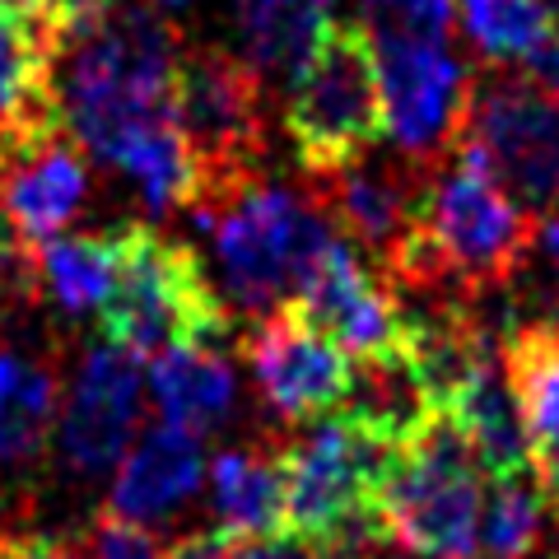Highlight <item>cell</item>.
<instances>
[{
	"label": "cell",
	"mask_w": 559,
	"mask_h": 559,
	"mask_svg": "<svg viewBox=\"0 0 559 559\" xmlns=\"http://www.w3.org/2000/svg\"><path fill=\"white\" fill-rule=\"evenodd\" d=\"M191 215L210 234L224 304L248 322L271 318L299 299L312 266L341 238L312 187L294 191L271 178L242 182L229 197L197 205Z\"/></svg>",
	"instance_id": "1"
},
{
	"label": "cell",
	"mask_w": 559,
	"mask_h": 559,
	"mask_svg": "<svg viewBox=\"0 0 559 559\" xmlns=\"http://www.w3.org/2000/svg\"><path fill=\"white\" fill-rule=\"evenodd\" d=\"M103 336L135 355H164L173 345H219L229 336V304L210 285L201 257L168 238L159 224H121L117 289L98 312Z\"/></svg>",
	"instance_id": "2"
},
{
	"label": "cell",
	"mask_w": 559,
	"mask_h": 559,
	"mask_svg": "<svg viewBox=\"0 0 559 559\" xmlns=\"http://www.w3.org/2000/svg\"><path fill=\"white\" fill-rule=\"evenodd\" d=\"M173 117L197 159V205L261 178L266 164V80L238 51L182 43L173 75ZM191 205V210H197Z\"/></svg>",
	"instance_id": "3"
},
{
	"label": "cell",
	"mask_w": 559,
	"mask_h": 559,
	"mask_svg": "<svg viewBox=\"0 0 559 559\" xmlns=\"http://www.w3.org/2000/svg\"><path fill=\"white\" fill-rule=\"evenodd\" d=\"M457 154L489 173L527 219H559V98L532 70L489 66L476 75Z\"/></svg>",
	"instance_id": "4"
},
{
	"label": "cell",
	"mask_w": 559,
	"mask_h": 559,
	"mask_svg": "<svg viewBox=\"0 0 559 559\" xmlns=\"http://www.w3.org/2000/svg\"><path fill=\"white\" fill-rule=\"evenodd\" d=\"M285 135L308 173H326L388 135L378 51L364 24H326L304 70L285 84Z\"/></svg>",
	"instance_id": "5"
},
{
	"label": "cell",
	"mask_w": 559,
	"mask_h": 559,
	"mask_svg": "<svg viewBox=\"0 0 559 559\" xmlns=\"http://www.w3.org/2000/svg\"><path fill=\"white\" fill-rule=\"evenodd\" d=\"M480 476L485 471L471 457L457 425L439 415L425 439L392 457L378 489V513L388 532L415 550L439 559H476L485 513Z\"/></svg>",
	"instance_id": "6"
},
{
	"label": "cell",
	"mask_w": 559,
	"mask_h": 559,
	"mask_svg": "<svg viewBox=\"0 0 559 559\" xmlns=\"http://www.w3.org/2000/svg\"><path fill=\"white\" fill-rule=\"evenodd\" d=\"M419 234L466 289H495L518 275L532 248L536 219L503 197V187L452 150L429 168Z\"/></svg>",
	"instance_id": "7"
},
{
	"label": "cell",
	"mask_w": 559,
	"mask_h": 559,
	"mask_svg": "<svg viewBox=\"0 0 559 559\" xmlns=\"http://www.w3.org/2000/svg\"><path fill=\"white\" fill-rule=\"evenodd\" d=\"M396 452L401 448L378 443L373 433L349 425L341 411L308 419V425H289L280 433L289 527L331 536L345 522L378 513V489Z\"/></svg>",
	"instance_id": "8"
},
{
	"label": "cell",
	"mask_w": 559,
	"mask_h": 559,
	"mask_svg": "<svg viewBox=\"0 0 559 559\" xmlns=\"http://www.w3.org/2000/svg\"><path fill=\"white\" fill-rule=\"evenodd\" d=\"M382 121L401 154L439 164L457 150L476 75L433 38H373Z\"/></svg>",
	"instance_id": "9"
},
{
	"label": "cell",
	"mask_w": 559,
	"mask_h": 559,
	"mask_svg": "<svg viewBox=\"0 0 559 559\" xmlns=\"http://www.w3.org/2000/svg\"><path fill=\"white\" fill-rule=\"evenodd\" d=\"M140 392H145V373L135 349L112 336L84 345L57 415V457L70 476L98 480L127 457Z\"/></svg>",
	"instance_id": "10"
},
{
	"label": "cell",
	"mask_w": 559,
	"mask_h": 559,
	"mask_svg": "<svg viewBox=\"0 0 559 559\" xmlns=\"http://www.w3.org/2000/svg\"><path fill=\"white\" fill-rule=\"evenodd\" d=\"M429 168L433 164H419L401 150L373 145L326 173H308V187L322 201L331 224L359 252H369L378 266H388L419 229Z\"/></svg>",
	"instance_id": "11"
},
{
	"label": "cell",
	"mask_w": 559,
	"mask_h": 559,
	"mask_svg": "<svg viewBox=\"0 0 559 559\" xmlns=\"http://www.w3.org/2000/svg\"><path fill=\"white\" fill-rule=\"evenodd\" d=\"M238 355L257 382L261 406L280 415L285 425L336 415L349 392V369H355L345 349L326 341L294 308H280L271 318L242 326Z\"/></svg>",
	"instance_id": "12"
},
{
	"label": "cell",
	"mask_w": 559,
	"mask_h": 559,
	"mask_svg": "<svg viewBox=\"0 0 559 559\" xmlns=\"http://www.w3.org/2000/svg\"><path fill=\"white\" fill-rule=\"evenodd\" d=\"M90 205V154L66 121L0 131V219L28 248L61 238Z\"/></svg>",
	"instance_id": "13"
},
{
	"label": "cell",
	"mask_w": 559,
	"mask_h": 559,
	"mask_svg": "<svg viewBox=\"0 0 559 559\" xmlns=\"http://www.w3.org/2000/svg\"><path fill=\"white\" fill-rule=\"evenodd\" d=\"M289 308L355 359L406 349V326H401V308H396L392 285L364 266L359 248L345 234L322 252V261L312 266L299 299Z\"/></svg>",
	"instance_id": "14"
},
{
	"label": "cell",
	"mask_w": 559,
	"mask_h": 559,
	"mask_svg": "<svg viewBox=\"0 0 559 559\" xmlns=\"http://www.w3.org/2000/svg\"><path fill=\"white\" fill-rule=\"evenodd\" d=\"M61 349L10 345L0 349V480H24L43 466L47 439L61 415Z\"/></svg>",
	"instance_id": "15"
},
{
	"label": "cell",
	"mask_w": 559,
	"mask_h": 559,
	"mask_svg": "<svg viewBox=\"0 0 559 559\" xmlns=\"http://www.w3.org/2000/svg\"><path fill=\"white\" fill-rule=\"evenodd\" d=\"M522 425H527V457L536 485L559 522V322H527L503 341Z\"/></svg>",
	"instance_id": "16"
},
{
	"label": "cell",
	"mask_w": 559,
	"mask_h": 559,
	"mask_svg": "<svg viewBox=\"0 0 559 559\" xmlns=\"http://www.w3.org/2000/svg\"><path fill=\"white\" fill-rule=\"evenodd\" d=\"M205 457L201 439L178 425H154L127 448V457L117 462L112 499L108 509L135 522H164L182 509V503L201 489Z\"/></svg>",
	"instance_id": "17"
},
{
	"label": "cell",
	"mask_w": 559,
	"mask_h": 559,
	"mask_svg": "<svg viewBox=\"0 0 559 559\" xmlns=\"http://www.w3.org/2000/svg\"><path fill=\"white\" fill-rule=\"evenodd\" d=\"M341 415L364 433H373L378 443L411 448L439 425L443 411L433 401L425 373H419V364L411 359V349H396V355L355 359Z\"/></svg>",
	"instance_id": "18"
},
{
	"label": "cell",
	"mask_w": 559,
	"mask_h": 559,
	"mask_svg": "<svg viewBox=\"0 0 559 559\" xmlns=\"http://www.w3.org/2000/svg\"><path fill=\"white\" fill-rule=\"evenodd\" d=\"M57 121V28L38 10L0 5V131H33Z\"/></svg>",
	"instance_id": "19"
},
{
	"label": "cell",
	"mask_w": 559,
	"mask_h": 559,
	"mask_svg": "<svg viewBox=\"0 0 559 559\" xmlns=\"http://www.w3.org/2000/svg\"><path fill=\"white\" fill-rule=\"evenodd\" d=\"M210 513L224 536H266L289 522V489L280 433L257 443H234L210 462Z\"/></svg>",
	"instance_id": "20"
},
{
	"label": "cell",
	"mask_w": 559,
	"mask_h": 559,
	"mask_svg": "<svg viewBox=\"0 0 559 559\" xmlns=\"http://www.w3.org/2000/svg\"><path fill=\"white\" fill-rule=\"evenodd\" d=\"M150 396L159 406L164 425H178L187 433H219L238 411V373L219 355V345H173L154 355L150 369Z\"/></svg>",
	"instance_id": "21"
},
{
	"label": "cell",
	"mask_w": 559,
	"mask_h": 559,
	"mask_svg": "<svg viewBox=\"0 0 559 559\" xmlns=\"http://www.w3.org/2000/svg\"><path fill=\"white\" fill-rule=\"evenodd\" d=\"M443 415L457 425V433L471 448V457H476V466L489 480H509V476H527L532 471L527 425H522V411H518L509 369H503V355L489 359L485 369L448 401Z\"/></svg>",
	"instance_id": "22"
},
{
	"label": "cell",
	"mask_w": 559,
	"mask_h": 559,
	"mask_svg": "<svg viewBox=\"0 0 559 559\" xmlns=\"http://www.w3.org/2000/svg\"><path fill=\"white\" fill-rule=\"evenodd\" d=\"M121 266V224L112 229H84L38 242V289L66 322L98 318L117 289Z\"/></svg>",
	"instance_id": "23"
},
{
	"label": "cell",
	"mask_w": 559,
	"mask_h": 559,
	"mask_svg": "<svg viewBox=\"0 0 559 559\" xmlns=\"http://www.w3.org/2000/svg\"><path fill=\"white\" fill-rule=\"evenodd\" d=\"M331 14L318 0H234L238 57L266 84L294 80L326 33Z\"/></svg>",
	"instance_id": "24"
},
{
	"label": "cell",
	"mask_w": 559,
	"mask_h": 559,
	"mask_svg": "<svg viewBox=\"0 0 559 559\" xmlns=\"http://www.w3.org/2000/svg\"><path fill=\"white\" fill-rule=\"evenodd\" d=\"M462 28L489 66H527L555 38L546 0H462Z\"/></svg>",
	"instance_id": "25"
},
{
	"label": "cell",
	"mask_w": 559,
	"mask_h": 559,
	"mask_svg": "<svg viewBox=\"0 0 559 559\" xmlns=\"http://www.w3.org/2000/svg\"><path fill=\"white\" fill-rule=\"evenodd\" d=\"M550 532V503L540 485L527 476L495 480L480 513V555L476 559H536L546 550Z\"/></svg>",
	"instance_id": "26"
},
{
	"label": "cell",
	"mask_w": 559,
	"mask_h": 559,
	"mask_svg": "<svg viewBox=\"0 0 559 559\" xmlns=\"http://www.w3.org/2000/svg\"><path fill=\"white\" fill-rule=\"evenodd\" d=\"M457 0H359V24L369 38H433L448 43Z\"/></svg>",
	"instance_id": "27"
},
{
	"label": "cell",
	"mask_w": 559,
	"mask_h": 559,
	"mask_svg": "<svg viewBox=\"0 0 559 559\" xmlns=\"http://www.w3.org/2000/svg\"><path fill=\"white\" fill-rule=\"evenodd\" d=\"M84 550L90 559H164V540L154 536L150 522H135V518H121V513H103L90 522L84 532Z\"/></svg>",
	"instance_id": "28"
},
{
	"label": "cell",
	"mask_w": 559,
	"mask_h": 559,
	"mask_svg": "<svg viewBox=\"0 0 559 559\" xmlns=\"http://www.w3.org/2000/svg\"><path fill=\"white\" fill-rule=\"evenodd\" d=\"M234 559H336L322 536H312L304 527H285V532H266V536H248L242 546H234Z\"/></svg>",
	"instance_id": "29"
},
{
	"label": "cell",
	"mask_w": 559,
	"mask_h": 559,
	"mask_svg": "<svg viewBox=\"0 0 559 559\" xmlns=\"http://www.w3.org/2000/svg\"><path fill=\"white\" fill-rule=\"evenodd\" d=\"M164 559H234V536H224L219 527L187 532L164 550Z\"/></svg>",
	"instance_id": "30"
},
{
	"label": "cell",
	"mask_w": 559,
	"mask_h": 559,
	"mask_svg": "<svg viewBox=\"0 0 559 559\" xmlns=\"http://www.w3.org/2000/svg\"><path fill=\"white\" fill-rule=\"evenodd\" d=\"M527 70H532V75H536V80L546 84V90L559 98V38H550L546 47H540L536 57L527 61Z\"/></svg>",
	"instance_id": "31"
},
{
	"label": "cell",
	"mask_w": 559,
	"mask_h": 559,
	"mask_svg": "<svg viewBox=\"0 0 559 559\" xmlns=\"http://www.w3.org/2000/svg\"><path fill=\"white\" fill-rule=\"evenodd\" d=\"M364 559H439V555H425V550H415V546H406V540H396V536H382Z\"/></svg>",
	"instance_id": "32"
},
{
	"label": "cell",
	"mask_w": 559,
	"mask_h": 559,
	"mask_svg": "<svg viewBox=\"0 0 559 559\" xmlns=\"http://www.w3.org/2000/svg\"><path fill=\"white\" fill-rule=\"evenodd\" d=\"M0 5H24V10H38V0H0Z\"/></svg>",
	"instance_id": "33"
}]
</instances>
